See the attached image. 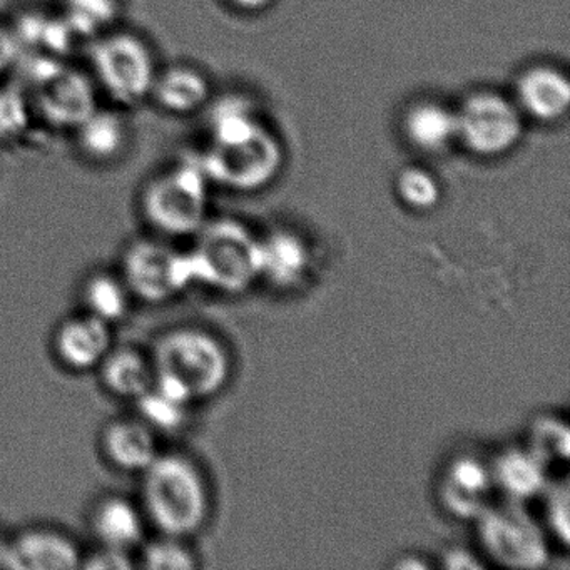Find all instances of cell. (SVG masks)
<instances>
[{
  "label": "cell",
  "instance_id": "obj_3",
  "mask_svg": "<svg viewBox=\"0 0 570 570\" xmlns=\"http://www.w3.org/2000/svg\"><path fill=\"white\" fill-rule=\"evenodd\" d=\"M189 253L195 282L226 293L248 288L262 275V242L235 219L205 223Z\"/></svg>",
  "mask_w": 570,
  "mask_h": 570
},
{
  "label": "cell",
  "instance_id": "obj_35",
  "mask_svg": "<svg viewBox=\"0 0 570 570\" xmlns=\"http://www.w3.org/2000/svg\"><path fill=\"white\" fill-rule=\"evenodd\" d=\"M0 569L14 570V556H12V542H6L0 537Z\"/></svg>",
  "mask_w": 570,
  "mask_h": 570
},
{
  "label": "cell",
  "instance_id": "obj_18",
  "mask_svg": "<svg viewBox=\"0 0 570 570\" xmlns=\"http://www.w3.org/2000/svg\"><path fill=\"white\" fill-rule=\"evenodd\" d=\"M406 138L415 148L440 153L459 139L456 111L435 101L413 105L403 118Z\"/></svg>",
  "mask_w": 570,
  "mask_h": 570
},
{
  "label": "cell",
  "instance_id": "obj_12",
  "mask_svg": "<svg viewBox=\"0 0 570 570\" xmlns=\"http://www.w3.org/2000/svg\"><path fill=\"white\" fill-rule=\"evenodd\" d=\"M112 348L111 325L86 313L62 323L56 335V352L62 363L75 370L101 365Z\"/></svg>",
  "mask_w": 570,
  "mask_h": 570
},
{
  "label": "cell",
  "instance_id": "obj_28",
  "mask_svg": "<svg viewBox=\"0 0 570 570\" xmlns=\"http://www.w3.org/2000/svg\"><path fill=\"white\" fill-rule=\"evenodd\" d=\"M35 111L31 98L21 86L0 89V138H18L28 128Z\"/></svg>",
  "mask_w": 570,
  "mask_h": 570
},
{
  "label": "cell",
  "instance_id": "obj_20",
  "mask_svg": "<svg viewBox=\"0 0 570 570\" xmlns=\"http://www.w3.org/2000/svg\"><path fill=\"white\" fill-rule=\"evenodd\" d=\"M99 366L105 385L122 399L138 400L151 389L156 380L151 358L128 346L111 348Z\"/></svg>",
  "mask_w": 570,
  "mask_h": 570
},
{
  "label": "cell",
  "instance_id": "obj_24",
  "mask_svg": "<svg viewBox=\"0 0 570 570\" xmlns=\"http://www.w3.org/2000/svg\"><path fill=\"white\" fill-rule=\"evenodd\" d=\"M131 296L125 279L111 273H99L86 283L85 303L88 313L105 320L109 325L128 313Z\"/></svg>",
  "mask_w": 570,
  "mask_h": 570
},
{
  "label": "cell",
  "instance_id": "obj_23",
  "mask_svg": "<svg viewBox=\"0 0 570 570\" xmlns=\"http://www.w3.org/2000/svg\"><path fill=\"white\" fill-rule=\"evenodd\" d=\"M119 0H62L61 18L76 38L96 39L118 21Z\"/></svg>",
  "mask_w": 570,
  "mask_h": 570
},
{
  "label": "cell",
  "instance_id": "obj_1",
  "mask_svg": "<svg viewBox=\"0 0 570 570\" xmlns=\"http://www.w3.org/2000/svg\"><path fill=\"white\" fill-rule=\"evenodd\" d=\"M155 382L183 402L209 399L225 386L229 360L222 343L196 328H176L156 343Z\"/></svg>",
  "mask_w": 570,
  "mask_h": 570
},
{
  "label": "cell",
  "instance_id": "obj_22",
  "mask_svg": "<svg viewBox=\"0 0 570 570\" xmlns=\"http://www.w3.org/2000/svg\"><path fill=\"white\" fill-rule=\"evenodd\" d=\"M306 266L303 243L289 233H275L262 242V275L278 285H292L302 278Z\"/></svg>",
  "mask_w": 570,
  "mask_h": 570
},
{
  "label": "cell",
  "instance_id": "obj_10",
  "mask_svg": "<svg viewBox=\"0 0 570 570\" xmlns=\"http://www.w3.org/2000/svg\"><path fill=\"white\" fill-rule=\"evenodd\" d=\"M31 86L35 88L31 99L35 111L58 128L76 129L98 109L95 82L85 72L72 71L65 65H59Z\"/></svg>",
  "mask_w": 570,
  "mask_h": 570
},
{
  "label": "cell",
  "instance_id": "obj_31",
  "mask_svg": "<svg viewBox=\"0 0 570 570\" xmlns=\"http://www.w3.org/2000/svg\"><path fill=\"white\" fill-rule=\"evenodd\" d=\"M81 566L88 567V569L118 570L131 569L132 562L129 560L126 550L111 549V547L102 546L101 550L92 553Z\"/></svg>",
  "mask_w": 570,
  "mask_h": 570
},
{
  "label": "cell",
  "instance_id": "obj_21",
  "mask_svg": "<svg viewBox=\"0 0 570 570\" xmlns=\"http://www.w3.org/2000/svg\"><path fill=\"white\" fill-rule=\"evenodd\" d=\"M492 479L510 500L525 502L547 489V469L529 450H509L493 466Z\"/></svg>",
  "mask_w": 570,
  "mask_h": 570
},
{
  "label": "cell",
  "instance_id": "obj_25",
  "mask_svg": "<svg viewBox=\"0 0 570 570\" xmlns=\"http://www.w3.org/2000/svg\"><path fill=\"white\" fill-rule=\"evenodd\" d=\"M529 450L549 472L557 463H567L570 456L569 426L562 420L542 416L530 429Z\"/></svg>",
  "mask_w": 570,
  "mask_h": 570
},
{
  "label": "cell",
  "instance_id": "obj_9",
  "mask_svg": "<svg viewBox=\"0 0 570 570\" xmlns=\"http://www.w3.org/2000/svg\"><path fill=\"white\" fill-rule=\"evenodd\" d=\"M122 279L131 295L148 303H163L195 282V268L189 253L158 239H139L126 252Z\"/></svg>",
  "mask_w": 570,
  "mask_h": 570
},
{
  "label": "cell",
  "instance_id": "obj_14",
  "mask_svg": "<svg viewBox=\"0 0 570 570\" xmlns=\"http://www.w3.org/2000/svg\"><path fill=\"white\" fill-rule=\"evenodd\" d=\"M14 570H65L81 566L82 556L69 537L55 530H31L12 542Z\"/></svg>",
  "mask_w": 570,
  "mask_h": 570
},
{
  "label": "cell",
  "instance_id": "obj_17",
  "mask_svg": "<svg viewBox=\"0 0 570 570\" xmlns=\"http://www.w3.org/2000/svg\"><path fill=\"white\" fill-rule=\"evenodd\" d=\"M151 98L171 115H193L208 102L209 82L198 69L173 66L156 76Z\"/></svg>",
  "mask_w": 570,
  "mask_h": 570
},
{
  "label": "cell",
  "instance_id": "obj_11",
  "mask_svg": "<svg viewBox=\"0 0 570 570\" xmlns=\"http://www.w3.org/2000/svg\"><path fill=\"white\" fill-rule=\"evenodd\" d=\"M517 106L540 122H556L570 108V81L553 66H532L517 81Z\"/></svg>",
  "mask_w": 570,
  "mask_h": 570
},
{
  "label": "cell",
  "instance_id": "obj_5",
  "mask_svg": "<svg viewBox=\"0 0 570 570\" xmlns=\"http://www.w3.org/2000/svg\"><path fill=\"white\" fill-rule=\"evenodd\" d=\"M95 81L121 106H136L151 98L158 68L151 48L132 32L109 31L92 39L89 49Z\"/></svg>",
  "mask_w": 570,
  "mask_h": 570
},
{
  "label": "cell",
  "instance_id": "obj_7",
  "mask_svg": "<svg viewBox=\"0 0 570 570\" xmlns=\"http://www.w3.org/2000/svg\"><path fill=\"white\" fill-rule=\"evenodd\" d=\"M479 539L487 556L507 569H542L549 546L539 523L522 502L507 500L489 505L479 517Z\"/></svg>",
  "mask_w": 570,
  "mask_h": 570
},
{
  "label": "cell",
  "instance_id": "obj_16",
  "mask_svg": "<svg viewBox=\"0 0 570 570\" xmlns=\"http://www.w3.org/2000/svg\"><path fill=\"white\" fill-rule=\"evenodd\" d=\"M75 131L76 145L88 161L108 165L128 149V122L118 112L98 108Z\"/></svg>",
  "mask_w": 570,
  "mask_h": 570
},
{
  "label": "cell",
  "instance_id": "obj_30",
  "mask_svg": "<svg viewBox=\"0 0 570 570\" xmlns=\"http://www.w3.org/2000/svg\"><path fill=\"white\" fill-rule=\"evenodd\" d=\"M547 522L553 535L569 546L570 542V499L569 483L567 480L560 483L547 485Z\"/></svg>",
  "mask_w": 570,
  "mask_h": 570
},
{
  "label": "cell",
  "instance_id": "obj_19",
  "mask_svg": "<svg viewBox=\"0 0 570 570\" xmlns=\"http://www.w3.org/2000/svg\"><path fill=\"white\" fill-rule=\"evenodd\" d=\"M92 529L102 546L128 552L141 542L145 520L135 503L122 497H109L96 507Z\"/></svg>",
  "mask_w": 570,
  "mask_h": 570
},
{
  "label": "cell",
  "instance_id": "obj_29",
  "mask_svg": "<svg viewBox=\"0 0 570 570\" xmlns=\"http://www.w3.org/2000/svg\"><path fill=\"white\" fill-rule=\"evenodd\" d=\"M195 566V557L176 537L165 535L155 540L142 552V567L146 569L186 570Z\"/></svg>",
  "mask_w": 570,
  "mask_h": 570
},
{
  "label": "cell",
  "instance_id": "obj_2",
  "mask_svg": "<svg viewBox=\"0 0 570 570\" xmlns=\"http://www.w3.org/2000/svg\"><path fill=\"white\" fill-rule=\"evenodd\" d=\"M142 502L165 535L185 539L208 517V490L198 466L178 453L158 455L142 472Z\"/></svg>",
  "mask_w": 570,
  "mask_h": 570
},
{
  "label": "cell",
  "instance_id": "obj_13",
  "mask_svg": "<svg viewBox=\"0 0 570 570\" xmlns=\"http://www.w3.org/2000/svg\"><path fill=\"white\" fill-rule=\"evenodd\" d=\"M492 473L479 460L460 456L443 475L440 499L456 519H476L487 509Z\"/></svg>",
  "mask_w": 570,
  "mask_h": 570
},
{
  "label": "cell",
  "instance_id": "obj_34",
  "mask_svg": "<svg viewBox=\"0 0 570 570\" xmlns=\"http://www.w3.org/2000/svg\"><path fill=\"white\" fill-rule=\"evenodd\" d=\"M229 2L242 11L255 12L268 8L275 0H229Z\"/></svg>",
  "mask_w": 570,
  "mask_h": 570
},
{
  "label": "cell",
  "instance_id": "obj_15",
  "mask_svg": "<svg viewBox=\"0 0 570 570\" xmlns=\"http://www.w3.org/2000/svg\"><path fill=\"white\" fill-rule=\"evenodd\" d=\"M106 455L126 472H145L158 453L155 429L141 419L116 420L102 436Z\"/></svg>",
  "mask_w": 570,
  "mask_h": 570
},
{
  "label": "cell",
  "instance_id": "obj_33",
  "mask_svg": "<svg viewBox=\"0 0 570 570\" xmlns=\"http://www.w3.org/2000/svg\"><path fill=\"white\" fill-rule=\"evenodd\" d=\"M445 567L449 569H476L479 562L465 550H455L445 556Z\"/></svg>",
  "mask_w": 570,
  "mask_h": 570
},
{
  "label": "cell",
  "instance_id": "obj_27",
  "mask_svg": "<svg viewBox=\"0 0 570 570\" xmlns=\"http://www.w3.org/2000/svg\"><path fill=\"white\" fill-rule=\"evenodd\" d=\"M395 186L403 205L416 212L435 208L442 196V189L435 176L419 166L403 169L396 178Z\"/></svg>",
  "mask_w": 570,
  "mask_h": 570
},
{
  "label": "cell",
  "instance_id": "obj_8",
  "mask_svg": "<svg viewBox=\"0 0 570 570\" xmlns=\"http://www.w3.org/2000/svg\"><path fill=\"white\" fill-rule=\"evenodd\" d=\"M459 139L473 155L495 158L512 151L523 135L517 102L493 91L470 95L456 111Z\"/></svg>",
  "mask_w": 570,
  "mask_h": 570
},
{
  "label": "cell",
  "instance_id": "obj_6",
  "mask_svg": "<svg viewBox=\"0 0 570 570\" xmlns=\"http://www.w3.org/2000/svg\"><path fill=\"white\" fill-rule=\"evenodd\" d=\"M285 161L279 139L265 125L235 141L212 142L199 158L209 183L235 191H256L278 176Z\"/></svg>",
  "mask_w": 570,
  "mask_h": 570
},
{
  "label": "cell",
  "instance_id": "obj_4",
  "mask_svg": "<svg viewBox=\"0 0 570 570\" xmlns=\"http://www.w3.org/2000/svg\"><path fill=\"white\" fill-rule=\"evenodd\" d=\"M208 188L199 158L183 159L149 181L142 193V213L165 235H196L206 223Z\"/></svg>",
  "mask_w": 570,
  "mask_h": 570
},
{
  "label": "cell",
  "instance_id": "obj_26",
  "mask_svg": "<svg viewBox=\"0 0 570 570\" xmlns=\"http://www.w3.org/2000/svg\"><path fill=\"white\" fill-rule=\"evenodd\" d=\"M136 402H138L141 420H145L155 430L179 429L185 423L189 405L156 382Z\"/></svg>",
  "mask_w": 570,
  "mask_h": 570
},
{
  "label": "cell",
  "instance_id": "obj_32",
  "mask_svg": "<svg viewBox=\"0 0 570 570\" xmlns=\"http://www.w3.org/2000/svg\"><path fill=\"white\" fill-rule=\"evenodd\" d=\"M22 49L14 31L8 26H0V75L18 66Z\"/></svg>",
  "mask_w": 570,
  "mask_h": 570
}]
</instances>
